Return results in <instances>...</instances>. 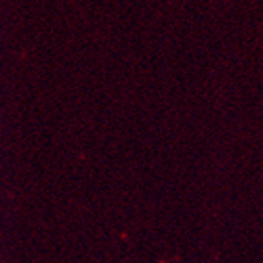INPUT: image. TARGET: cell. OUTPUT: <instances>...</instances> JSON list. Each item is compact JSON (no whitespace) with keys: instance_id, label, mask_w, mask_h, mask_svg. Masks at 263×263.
I'll return each instance as SVG.
<instances>
[]
</instances>
